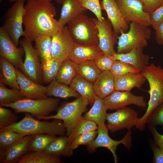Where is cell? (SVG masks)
<instances>
[{"label":"cell","instance_id":"4","mask_svg":"<svg viewBox=\"0 0 163 163\" xmlns=\"http://www.w3.org/2000/svg\"><path fill=\"white\" fill-rule=\"evenodd\" d=\"M67 27L75 43L83 45L98 46V30L93 18L82 14L71 20Z\"/></svg>","mask_w":163,"mask_h":163},{"label":"cell","instance_id":"12","mask_svg":"<svg viewBox=\"0 0 163 163\" xmlns=\"http://www.w3.org/2000/svg\"><path fill=\"white\" fill-rule=\"evenodd\" d=\"M126 22H135L147 27L151 26L150 15L145 13L138 0H115Z\"/></svg>","mask_w":163,"mask_h":163},{"label":"cell","instance_id":"22","mask_svg":"<svg viewBox=\"0 0 163 163\" xmlns=\"http://www.w3.org/2000/svg\"><path fill=\"white\" fill-rule=\"evenodd\" d=\"M114 76L115 90L118 91H130L135 88L140 89L146 80L141 72Z\"/></svg>","mask_w":163,"mask_h":163},{"label":"cell","instance_id":"52","mask_svg":"<svg viewBox=\"0 0 163 163\" xmlns=\"http://www.w3.org/2000/svg\"><path fill=\"white\" fill-rule=\"evenodd\" d=\"M43 0V1H50L51 2L52 0Z\"/></svg>","mask_w":163,"mask_h":163},{"label":"cell","instance_id":"3","mask_svg":"<svg viewBox=\"0 0 163 163\" xmlns=\"http://www.w3.org/2000/svg\"><path fill=\"white\" fill-rule=\"evenodd\" d=\"M10 130L24 136L47 134L64 136L66 129L62 121L54 119L51 122L40 121L26 113L20 121L9 126L0 128V131Z\"/></svg>","mask_w":163,"mask_h":163},{"label":"cell","instance_id":"16","mask_svg":"<svg viewBox=\"0 0 163 163\" xmlns=\"http://www.w3.org/2000/svg\"><path fill=\"white\" fill-rule=\"evenodd\" d=\"M98 30V46L103 53L113 56L116 53L115 44L117 42L118 36L114 32L112 25L108 20L104 18L102 22L93 18Z\"/></svg>","mask_w":163,"mask_h":163},{"label":"cell","instance_id":"5","mask_svg":"<svg viewBox=\"0 0 163 163\" xmlns=\"http://www.w3.org/2000/svg\"><path fill=\"white\" fill-rule=\"evenodd\" d=\"M148 27L136 22H131L127 32L120 31L116 53H126L135 48L143 49L151 37V30Z\"/></svg>","mask_w":163,"mask_h":163},{"label":"cell","instance_id":"9","mask_svg":"<svg viewBox=\"0 0 163 163\" xmlns=\"http://www.w3.org/2000/svg\"><path fill=\"white\" fill-rule=\"evenodd\" d=\"M97 136L93 141L87 145L88 151L91 152H94L99 147H103L109 150L113 157L115 162H118V158L116 152L117 146L120 144H123L129 150L132 145V132L129 130L124 136L119 141L112 139L108 134L109 130L107 125L104 124L97 126Z\"/></svg>","mask_w":163,"mask_h":163},{"label":"cell","instance_id":"18","mask_svg":"<svg viewBox=\"0 0 163 163\" xmlns=\"http://www.w3.org/2000/svg\"><path fill=\"white\" fill-rule=\"evenodd\" d=\"M100 2L101 9L106 11L108 19L116 34L118 36L121 30L126 32L129 28L128 24L124 20L115 0H101Z\"/></svg>","mask_w":163,"mask_h":163},{"label":"cell","instance_id":"45","mask_svg":"<svg viewBox=\"0 0 163 163\" xmlns=\"http://www.w3.org/2000/svg\"><path fill=\"white\" fill-rule=\"evenodd\" d=\"M142 3L144 11L150 14L163 5V0H138Z\"/></svg>","mask_w":163,"mask_h":163},{"label":"cell","instance_id":"48","mask_svg":"<svg viewBox=\"0 0 163 163\" xmlns=\"http://www.w3.org/2000/svg\"><path fill=\"white\" fill-rule=\"evenodd\" d=\"M149 126L155 144L158 146L163 148V135L161 134L158 132L155 127Z\"/></svg>","mask_w":163,"mask_h":163},{"label":"cell","instance_id":"36","mask_svg":"<svg viewBox=\"0 0 163 163\" xmlns=\"http://www.w3.org/2000/svg\"><path fill=\"white\" fill-rule=\"evenodd\" d=\"M97 124L93 121L85 119L82 116L73 131L67 136L68 143L72 142L78 136L84 133L97 129Z\"/></svg>","mask_w":163,"mask_h":163},{"label":"cell","instance_id":"44","mask_svg":"<svg viewBox=\"0 0 163 163\" xmlns=\"http://www.w3.org/2000/svg\"><path fill=\"white\" fill-rule=\"evenodd\" d=\"M115 60L113 56L103 53L94 60V61L98 68L103 71L110 70Z\"/></svg>","mask_w":163,"mask_h":163},{"label":"cell","instance_id":"2","mask_svg":"<svg viewBox=\"0 0 163 163\" xmlns=\"http://www.w3.org/2000/svg\"><path fill=\"white\" fill-rule=\"evenodd\" d=\"M149 83V89L147 91L150 98L147 107L144 115L139 118L136 128L143 130L147 119L151 113L163 102V68L154 63L149 64L141 72Z\"/></svg>","mask_w":163,"mask_h":163},{"label":"cell","instance_id":"47","mask_svg":"<svg viewBox=\"0 0 163 163\" xmlns=\"http://www.w3.org/2000/svg\"><path fill=\"white\" fill-rule=\"evenodd\" d=\"M152 149L154 155V162L163 163V148L155 144L152 146Z\"/></svg>","mask_w":163,"mask_h":163},{"label":"cell","instance_id":"7","mask_svg":"<svg viewBox=\"0 0 163 163\" xmlns=\"http://www.w3.org/2000/svg\"><path fill=\"white\" fill-rule=\"evenodd\" d=\"M88 104L81 96L72 102L63 104L58 109L56 114L36 118L46 120L58 119L62 121L68 136L80 121Z\"/></svg>","mask_w":163,"mask_h":163},{"label":"cell","instance_id":"14","mask_svg":"<svg viewBox=\"0 0 163 163\" xmlns=\"http://www.w3.org/2000/svg\"><path fill=\"white\" fill-rule=\"evenodd\" d=\"M104 99L107 110H117L131 104L145 108L147 105L143 96L134 95L130 91L115 90Z\"/></svg>","mask_w":163,"mask_h":163},{"label":"cell","instance_id":"13","mask_svg":"<svg viewBox=\"0 0 163 163\" xmlns=\"http://www.w3.org/2000/svg\"><path fill=\"white\" fill-rule=\"evenodd\" d=\"M24 53L21 46L18 47L13 42L4 27L0 28V55L12 63L21 72L23 69L22 57Z\"/></svg>","mask_w":163,"mask_h":163},{"label":"cell","instance_id":"34","mask_svg":"<svg viewBox=\"0 0 163 163\" xmlns=\"http://www.w3.org/2000/svg\"><path fill=\"white\" fill-rule=\"evenodd\" d=\"M57 137L47 134L32 135L28 145V151H43Z\"/></svg>","mask_w":163,"mask_h":163},{"label":"cell","instance_id":"1","mask_svg":"<svg viewBox=\"0 0 163 163\" xmlns=\"http://www.w3.org/2000/svg\"><path fill=\"white\" fill-rule=\"evenodd\" d=\"M24 9V37L32 41L37 34L52 37L63 27L54 18L56 11L51 2L28 0Z\"/></svg>","mask_w":163,"mask_h":163},{"label":"cell","instance_id":"29","mask_svg":"<svg viewBox=\"0 0 163 163\" xmlns=\"http://www.w3.org/2000/svg\"><path fill=\"white\" fill-rule=\"evenodd\" d=\"M46 87L48 96H53L62 98L71 97L77 98L81 96L78 93L70 86L58 82L56 79L52 81Z\"/></svg>","mask_w":163,"mask_h":163},{"label":"cell","instance_id":"6","mask_svg":"<svg viewBox=\"0 0 163 163\" xmlns=\"http://www.w3.org/2000/svg\"><path fill=\"white\" fill-rule=\"evenodd\" d=\"M59 101V99L53 97L37 99L24 98L0 106L11 108L16 113H29L37 118L49 116L57 109Z\"/></svg>","mask_w":163,"mask_h":163},{"label":"cell","instance_id":"42","mask_svg":"<svg viewBox=\"0 0 163 163\" xmlns=\"http://www.w3.org/2000/svg\"><path fill=\"white\" fill-rule=\"evenodd\" d=\"M17 116L10 109L0 107V128L6 127L17 122Z\"/></svg>","mask_w":163,"mask_h":163},{"label":"cell","instance_id":"31","mask_svg":"<svg viewBox=\"0 0 163 163\" xmlns=\"http://www.w3.org/2000/svg\"><path fill=\"white\" fill-rule=\"evenodd\" d=\"M75 66L77 75L92 83L102 72L97 67L94 60H88L75 63Z\"/></svg>","mask_w":163,"mask_h":163},{"label":"cell","instance_id":"8","mask_svg":"<svg viewBox=\"0 0 163 163\" xmlns=\"http://www.w3.org/2000/svg\"><path fill=\"white\" fill-rule=\"evenodd\" d=\"M25 0H17L8 9L5 14L2 25L7 32L11 40L17 46L19 39L24 36L23 18Z\"/></svg>","mask_w":163,"mask_h":163},{"label":"cell","instance_id":"51","mask_svg":"<svg viewBox=\"0 0 163 163\" xmlns=\"http://www.w3.org/2000/svg\"><path fill=\"white\" fill-rule=\"evenodd\" d=\"M17 0H10L9 2H14Z\"/></svg>","mask_w":163,"mask_h":163},{"label":"cell","instance_id":"27","mask_svg":"<svg viewBox=\"0 0 163 163\" xmlns=\"http://www.w3.org/2000/svg\"><path fill=\"white\" fill-rule=\"evenodd\" d=\"M52 36L43 34H37L34 36V48L38 55L41 64L52 59Z\"/></svg>","mask_w":163,"mask_h":163},{"label":"cell","instance_id":"38","mask_svg":"<svg viewBox=\"0 0 163 163\" xmlns=\"http://www.w3.org/2000/svg\"><path fill=\"white\" fill-rule=\"evenodd\" d=\"M25 136L12 131H0V151L11 146Z\"/></svg>","mask_w":163,"mask_h":163},{"label":"cell","instance_id":"41","mask_svg":"<svg viewBox=\"0 0 163 163\" xmlns=\"http://www.w3.org/2000/svg\"><path fill=\"white\" fill-rule=\"evenodd\" d=\"M87 10L91 11L99 21L102 22L104 18L103 16L99 0H77Z\"/></svg>","mask_w":163,"mask_h":163},{"label":"cell","instance_id":"40","mask_svg":"<svg viewBox=\"0 0 163 163\" xmlns=\"http://www.w3.org/2000/svg\"><path fill=\"white\" fill-rule=\"evenodd\" d=\"M97 134L96 130L92 131L81 134L69 143V148L73 150L80 145H88L95 138Z\"/></svg>","mask_w":163,"mask_h":163},{"label":"cell","instance_id":"19","mask_svg":"<svg viewBox=\"0 0 163 163\" xmlns=\"http://www.w3.org/2000/svg\"><path fill=\"white\" fill-rule=\"evenodd\" d=\"M143 49L133 48L126 53H115L113 56L114 60H118L128 63L135 67L140 72L149 64L150 56L143 53Z\"/></svg>","mask_w":163,"mask_h":163},{"label":"cell","instance_id":"46","mask_svg":"<svg viewBox=\"0 0 163 163\" xmlns=\"http://www.w3.org/2000/svg\"><path fill=\"white\" fill-rule=\"evenodd\" d=\"M149 15L151 26L155 30L163 22V5Z\"/></svg>","mask_w":163,"mask_h":163},{"label":"cell","instance_id":"15","mask_svg":"<svg viewBox=\"0 0 163 163\" xmlns=\"http://www.w3.org/2000/svg\"><path fill=\"white\" fill-rule=\"evenodd\" d=\"M74 43L67 26H63L52 36V58L61 62L68 58Z\"/></svg>","mask_w":163,"mask_h":163},{"label":"cell","instance_id":"17","mask_svg":"<svg viewBox=\"0 0 163 163\" xmlns=\"http://www.w3.org/2000/svg\"><path fill=\"white\" fill-rule=\"evenodd\" d=\"M17 69V81L19 90L25 98L37 99L48 97L46 86L34 82L27 77L19 69Z\"/></svg>","mask_w":163,"mask_h":163},{"label":"cell","instance_id":"25","mask_svg":"<svg viewBox=\"0 0 163 163\" xmlns=\"http://www.w3.org/2000/svg\"><path fill=\"white\" fill-rule=\"evenodd\" d=\"M0 82L12 88L19 90L17 69L6 59L0 58Z\"/></svg>","mask_w":163,"mask_h":163},{"label":"cell","instance_id":"50","mask_svg":"<svg viewBox=\"0 0 163 163\" xmlns=\"http://www.w3.org/2000/svg\"><path fill=\"white\" fill-rule=\"evenodd\" d=\"M59 4H62L64 0H55Z\"/></svg>","mask_w":163,"mask_h":163},{"label":"cell","instance_id":"33","mask_svg":"<svg viewBox=\"0 0 163 163\" xmlns=\"http://www.w3.org/2000/svg\"><path fill=\"white\" fill-rule=\"evenodd\" d=\"M77 75L75 63L68 58L61 63L56 79L66 85H70Z\"/></svg>","mask_w":163,"mask_h":163},{"label":"cell","instance_id":"24","mask_svg":"<svg viewBox=\"0 0 163 163\" xmlns=\"http://www.w3.org/2000/svg\"><path fill=\"white\" fill-rule=\"evenodd\" d=\"M61 4L60 17L58 21L63 26L75 18L84 14L87 10L77 0H64Z\"/></svg>","mask_w":163,"mask_h":163},{"label":"cell","instance_id":"32","mask_svg":"<svg viewBox=\"0 0 163 163\" xmlns=\"http://www.w3.org/2000/svg\"><path fill=\"white\" fill-rule=\"evenodd\" d=\"M61 156L50 155L43 151L29 152L17 161L18 163H60Z\"/></svg>","mask_w":163,"mask_h":163},{"label":"cell","instance_id":"28","mask_svg":"<svg viewBox=\"0 0 163 163\" xmlns=\"http://www.w3.org/2000/svg\"><path fill=\"white\" fill-rule=\"evenodd\" d=\"M107 110L104 99L96 95L92 107L83 117L95 122L97 126H102L105 124Z\"/></svg>","mask_w":163,"mask_h":163},{"label":"cell","instance_id":"49","mask_svg":"<svg viewBox=\"0 0 163 163\" xmlns=\"http://www.w3.org/2000/svg\"><path fill=\"white\" fill-rule=\"evenodd\" d=\"M155 40L159 45H163V22L155 30Z\"/></svg>","mask_w":163,"mask_h":163},{"label":"cell","instance_id":"21","mask_svg":"<svg viewBox=\"0 0 163 163\" xmlns=\"http://www.w3.org/2000/svg\"><path fill=\"white\" fill-rule=\"evenodd\" d=\"M104 53L98 45L86 46L74 43L68 58L75 63L95 60Z\"/></svg>","mask_w":163,"mask_h":163},{"label":"cell","instance_id":"11","mask_svg":"<svg viewBox=\"0 0 163 163\" xmlns=\"http://www.w3.org/2000/svg\"><path fill=\"white\" fill-rule=\"evenodd\" d=\"M117 110L106 115L107 126L111 132L124 129L129 130L136 126L139 118L136 111L126 107Z\"/></svg>","mask_w":163,"mask_h":163},{"label":"cell","instance_id":"10","mask_svg":"<svg viewBox=\"0 0 163 163\" xmlns=\"http://www.w3.org/2000/svg\"><path fill=\"white\" fill-rule=\"evenodd\" d=\"M32 42L25 38L19 41L25 54L21 72L30 79L40 84L42 81L41 63L36 51L32 45Z\"/></svg>","mask_w":163,"mask_h":163},{"label":"cell","instance_id":"39","mask_svg":"<svg viewBox=\"0 0 163 163\" xmlns=\"http://www.w3.org/2000/svg\"><path fill=\"white\" fill-rule=\"evenodd\" d=\"M110 71L114 76L132 72H140L132 65L118 60H115Z\"/></svg>","mask_w":163,"mask_h":163},{"label":"cell","instance_id":"35","mask_svg":"<svg viewBox=\"0 0 163 163\" xmlns=\"http://www.w3.org/2000/svg\"><path fill=\"white\" fill-rule=\"evenodd\" d=\"M62 62L52 59L41 64L42 82L43 83L49 84L56 79L59 66Z\"/></svg>","mask_w":163,"mask_h":163},{"label":"cell","instance_id":"30","mask_svg":"<svg viewBox=\"0 0 163 163\" xmlns=\"http://www.w3.org/2000/svg\"><path fill=\"white\" fill-rule=\"evenodd\" d=\"M44 152L49 155L57 156H70L73 150L69 145L67 136H61L52 142L44 150Z\"/></svg>","mask_w":163,"mask_h":163},{"label":"cell","instance_id":"20","mask_svg":"<svg viewBox=\"0 0 163 163\" xmlns=\"http://www.w3.org/2000/svg\"><path fill=\"white\" fill-rule=\"evenodd\" d=\"M32 135L24 136L18 142L4 150L0 151L1 162H17L20 158L28 151V145Z\"/></svg>","mask_w":163,"mask_h":163},{"label":"cell","instance_id":"37","mask_svg":"<svg viewBox=\"0 0 163 163\" xmlns=\"http://www.w3.org/2000/svg\"><path fill=\"white\" fill-rule=\"evenodd\" d=\"M24 98L20 90L9 89L4 84L0 82V105L13 103Z\"/></svg>","mask_w":163,"mask_h":163},{"label":"cell","instance_id":"23","mask_svg":"<svg viewBox=\"0 0 163 163\" xmlns=\"http://www.w3.org/2000/svg\"><path fill=\"white\" fill-rule=\"evenodd\" d=\"M93 85L96 95L104 99L115 91L114 76L110 70L102 71Z\"/></svg>","mask_w":163,"mask_h":163},{"label":"cell","instance_id":"26","mask_svg":"<svg viewBox=\"0 0 163 163\" xmlns=\"http://www.w3.org/2000/svg\"><path fill=\"white\" fill-rule=\"evenodd\" d=\"M70 87L78 93L88 104L93 105L96 95L93 83L77 75L70 85Z\"/></svg>","mask_w":163,"mask_h":163},{"label":"cell","instance_id":"43","mask_svg":"<svg viewBox=\"0 0 163 163\" xmlns=\"http://www.w3.org/2000/svg\"><path fill=\"white\" fill-rule=\"evenodd\" d=\"M146 124L149 126H163V102L158 105L148 117Z\"/></svg>","mask_w":163,"mask_h":163}]
</instances>
